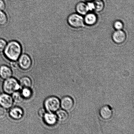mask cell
Wrapping results in <instances>:
<instances>
[{
    "mask_svg": "<svg viewBox=\"0 0 134 134\" xmlns=\"http://www.w3.org/2000/svg\"><path fill=\"white\" fill-rule=\"evenodd\" d=\"M7 43L4 39L0 38V53L3 52Z\"/></svg>",
    "mask_w": 134,
    "mask_h": 134,
    "instance_id": "cell-22",
    "label": "cell"
},
{
    "mask_svg": "<svg viewBox=\"0 0 134 134\" xmlns=\"http://www.w3.org/2000/svg\"><path fill=\"white\" fill-rule=\"evenodd\" d=\"M113 27L116 30H122L124 27V24L121 21L116 20L114 22Z\"/></svg>",
    "mask_w": 134,
    "mask_h": 134,
    "instance_id": "cell-21",
    "label": "cell"
},
{
    "mask_svg": "<svg viewBox=\"0 0 134 134\" xmlns=\"http://www.w3.org/2000/svg\"><path fill=\"white\" fill-rule=\"evenodd\" d=\"M21 87L31 88L32 85V81L29 77L24 76L21 77L19 81Z\"/></svg>",
    "mask_w": 134,
    "mask_h": 134,
    "instance_id": "cell-16",
    "label": "cell"
},
{
    "mask_svg": "<svg viewBox=\"0 0 134 134\" xmlns=\"http://www.w3.org/2000/svg\"><path fill=\"white\" fill-rule=\"evenodd\" d=\"M14 102L10 94L5 93L0 94V106L1 107L7 109L10 108L12 107Z\"/></svg>",
    "mask_w": 134,
    "mask_h": 134,
    "instance_id": "cell-6",
    "label": "cell"
},
{
    "mask_svg": "<svg viewBox=\"0 0 134 134\" xmlns=\"http://www.w3.org/2000/svg\"><path fill=\"white\" fill-rule=\"evenodd\" d=\"M74 104V102L73 99L69 96H65L63 97L60 100V107L62 109L66 111L71 110Z\"/></svg>",
    "mask_w": 134,
    "mask_h": 134,
    "instance_id": "cell-8",
    "label": "cell"
},
{
    "mask_svg": "<svg viewBox=\"0 0 134 134\" xmlns=\"http://www.w3.org/2000/svg\"><path fill=\"white\" fill-rule=\"evenodd\" d=\"M43 118L46 124L49 126L55 125L58 121L56 114L54 113L46 112Z\"/></svg>",
    "mask_w": 134,
    "mask_h": 134,
    "instance_id": "cell-11",
    "label": "cell"
},
{
    "mask_svg": "<svg viewBox=\"0 0 134 134\" xmlns=\"http://www.w3.org/2000/svg\"><path fill=\"white\" fill-rule=\"evenodd\" d=\"M67 22L69 26L75 29L81 28L85 24L83 18L77 13L70 14L67 18Z\"/></svg>",
    "mask_w": 134,
    "mask_h": 134,
    "instance_id": "cell-4",
    "label": "cell"
},
{
    "mask_svg": "<svg viewBox=\"0 0 134 134\" xmlns=\"http://www.w3.org/2000/svg\"><path fill=\"white\" fill-rule=\"evenodd\" d=\"M7 113V109L0 106V119H3L6 117Z\"/></svg>",
    "mask_w": 134,
    "mask_h": 134,
    "instance_id": "cell-23",
    "label": "cell"
},
{
    "mask_svg": "<svg viewBox=\"0 0 134 134\" xmlns=\"http://www.w3.org/2000/svg\"><path fill=\"white\" fill-rule=\"evenodd\" d=\"M12 75L13 71L10 67L5 65L0 66V77L3 79L10 78Z\"/></svg>",
    "mask_w": 134,
    "mask_h": 134,
    "instance_id": "cell-12",
    "label": "cell"
},
{
    "mask_svg": "<svg viewBox=\"0 0 134 134\" xmlns=\"http://www.w3.org/2000/svg\"><path fill=\"white\" fill-rule=\"evenodd\" d=\"M75 9L77 13L81 15H85L89 11L87 4L83 2H78L76 5Z\"/></svg>",
    "mask_w": 134,
    "mask_h": 134,
    "instance_id": "cell-14",
    "label": "cell"
},
{
    "mask_svg": "<svg viewBox=\"0 0 134 134\" xmlns=\"http://www.w3.org/2000/svg\"><path fill=\"white\" fill-rule=\"evenodd\" d=\"M111 37L114 43L117 44H121L125 41L127 35L122 30H116L113 33Z\"/></svg>",
    "mask_w": 134,
    "mask_h": 134,
    "instance_id": "cell-7",
    "label": "cell"
},
{
    "mask_svg": "<svg viewBox=\"0 0 134 134\" xmlns=\"http://www.w3.org/2000/svg\"><path fill=\"white\" fill-rule=\"evenodd\" d=\"M56 115L58 120L60 122H64L66 121L69 118L68 113L65 110L59 109L56 112Z\"/></svg>",
    "mask_w": 134,
    "mask_h": 134,
    "instance_id": "cell-15",
    "label": "cell"
},
{
    "mask_svg": "<svg viewBox=\"0 0 134 134\" xmlns=\"http://www.w3.org/2000/svg\"><path fill=\"white\" fill-rule=\"evenodd\" d=\"M20 92L24 99H29L32 96V92L31 88H23Z\"/></svg>",
    "mask_w": 134,
    "mask_h": 134,
    "instance_id": "cell-18",
    "label": "cell"
},
{
    "mask_svg": "<svg viewBox=\"0 0 134 134\" xmlns=\"http://www.w3.org/2000/svg\"><path fill=\"white\" fill-rule=\"evenodd\" d=\"M85 1H87L88 2H92V1H94V0H85Z\"/></svg>",
    "mask_w": 134,
    "mask_h": 134,
    "instance_id": "cell-28",
    "label": "cell"
},
{
    "mask_svg": "<svg viewBox=\"0 0 134 134\" xmlns=\"http://www.w3.org/2000/svg\"><path fill=\"white\" fill-rule=\"evenodd\" d=\"M99 113L100 116L104 120H109L113 116L112 110L111 107L108 105H104L101 107L99 109Z\"/></svg>",
    "mask_w": 134,
    "mask_h": 134,
    "instance_id": "cell-10",
    "label": "cell"
},
{
    "mask_svg": "<svg viewBox=\"0 0 134 134\" xmlns=\"http://www.w3.org/2000/svg\"><path fill=\"white\" fill-rule=\"evenodd\" d=\"M94 9L96 11L100 12L103 10L104 8V3L102 0H95L94 2Z\"/></svg>",
    "mask_w": 134,
    "mask_h": 134,
    "instance_id": "cell-17",
    "label": "cell"
},
{
    "mask_svg": "<svg viewBox=\"0 0 134 134\" xmlns=\"http://www.w3.org/2000/svg\"><path fill=\"white\" fill-rule=\"evenodd\" d=\"M6 7V5L3 0H0V10L4 11Z\"/></svg>",
    "mask_w": 134,
    "mask_h": 134,
    "instance_id": "cell-27",
    "label": "cell"
},
{
    "mask_svg": "<svg viewBox=\"0 0 134 134\" xmlns=\"http://www.w3.org/2000/svg\"><path fill=\"white\" fill-rule=\"evenodd\" d=\"M12 94V97L13 100L14 102H15L16 103H21L24 100V98L21 94L20 92L18 91L14 92Z\"/></svg>",
    "mask_w": 134,
    "mask_h": 134,
    "instance_id": "cell-19",
    "label": "cell"
},
{
    "mask_svg": "<svg viewBox=\"0 0 134 134\" xmlns=\"http://www.w3.org/2000/svg\"><path fill=\"white\" fill-rule=\"evenodd\" d=\"M20 87L18 80L12 77L5 80L2 85L4 93L10 95L14 92L19 90Z\"/></svg>",
    "mask_w": 134,
    "mask_h": 134,
    "instance_id": "cell-2",
    "label": "cell"
},
{
    "mask_svg": "<svg viewBox=\"0 0 134 134\" xmlns=\"http://www.w3.org/2000/svg\"><path fill=\"white\" fill-rule=\"evenodd\" d=\"M87 4L88 8L89 10L92 11V10H94V2H88Z\"/></svg>",
    "mask_w": 134,
    "mask_h": 134,
    "instance_id": "cell-26",
    "label": "cell"
},
{
    "mask_svg": "<svg viewBox=\"0 0 134 134\" xmlns=\"http://www.w3.org/2000/svg\"><path fill=\"white\" fill-rule=\"evenodd\" d=\"M10 67L12 68H14V69H16L18 68V62L17 61H10Z\"/></svg>",
    "mask_w": 134,
    "mask_h": 134,
    "instance_id": "cell-25",
    "label": "cell"
},
{
    "mask_svg": "<svg viewBox=\"0 0 134 134\" xmlns=\"http://www.w3.org/2000/svg\"><path fill=\"white\" fill-rule=\"evenodd\" d=\"M7 17L3 11L0 10V26H3L7 23Z\"/></svg>",
    "mask_w": 134,
    "mask_h": 134,
    "instance_id": "cell-20",
    "label": "cell"
},
{
    "mask_svg": "<svg viewBox=\"0 0 134 134\" xmlns=\"http://www.w3.org/2000/svg\"><path fill=\"white\" fill-rule=\"evenodd\" d=\"M98 18L96 15L92 13H87L84 18V23L87 25L92 26L97 23Z\"/></svg>",
    "mask_w": 134,
    "mask_h": 134,
    "instance_id": "cell-13",
    "label": "cell"
},
{
    "mask_svg": "<svg viewBox=\"0 0 134 134\" xmlns=\"http://www.w3.org/2000/svg\"><path fill=\"white\" fill-rule=\"evenodd\" d=\"M17 62L18 66L23 70H27L32 66L31 59L28 55L26 54L22 53Z\"/></svg>",
    "mask_w": 134,
    "mask_h": 134,
    "instance_id": "cell-5",
    "label": "cell"
},
{
    "mask_svg": "<svg viewBox=\"0 0 134 134\" xmlns=\"http://www.w3.org/2000/svg\"><path fill=\"white\" fill-rule=\"evenodd\" d=\"M24 115V111L23 109L18 106L11 107L9 111V115L10 117L15 120L21 119Z\"/></svg>",
    "mask_w": 134,
    "mask_h": 134,
    "instance_id": "cell-9",
    "label": "cell"
},
{
    "mask_svg": "<svg viewBox=\"0 0 134 134\" xmlns=\"http://www.w3.org/2000/svg\"><path fill=\"white\" fill-rule=\"evenodd\" d=\"M22 51L19 43L15 40H12L7 43L3 53L9 61H17L22 54Z\"/></svg>",
    "mask_w": 134,
    "mask_h": 134,
    "instance_id": "cell-1",
    "label": "cell"
},
{
    "mask_svg": "<svg viewBox=\"0 0 134 134\" xmlns=\"http://www.w3.org/2000/svg\"><path fill=\"white\" fill-rule=\"evenodd\" d=\"M44 105V109L47 112L55 113L59 109L60 100L57 97L51 96L46 98Z\"/></svg>",
    "mask_w": 134,
    "mask_h": 134,
    "instance_id": "cell-3",
    "label": "cell"
},
{
    "mask_svg": "<svg viewBox=\"0 0 134 134\" xmlns=\"http://www.w3.org/2000/svg\"><path fill=\"white\" fill-rule=\"evenodd\" d=\"M46 112V111L44 108H41L39 109L38 111V115L40 117L43 118Z\"/></svg>",
    "mask_w": 134,
    "mask_h": 134,
    "instance_id": "cell-24",
    "label": "cell"
}]
</instances>
